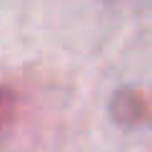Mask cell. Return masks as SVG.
Masks as SVG:
<instances>
[{
  "mask_svg": "<svg viewBox=\"0 0 152 152\" xmlns=\"http://www.w3.org/2000/svg\"><path fill=\"white\" fill-rule=\"evenodd\" d=\"M12 112H15V95L10 90H0V127L10 122Z\"/></svg>",
  "mask_w": 152,
  "mask_h": 152,
  "instance_id": "7a4b0ae2",
  "label": "cell"
},
{
  "mask_svg": "<svg viewBox=\"0 0 152 152\" xmlns=\"http://www.w3.org/2000/svg\"><path fill=\"white\" fill-rule=\"evenodd\" d=\"M110 112L115 117V122L132 127V125L142 122L147 117V102H145L142 92H137V90H120L112 97Z\"/></svg>",
  "mask_w": 152,
  "mask_h": 152,
  "instance_id": "6da1fadb",
  "label": "cell"
}]
</instances>
